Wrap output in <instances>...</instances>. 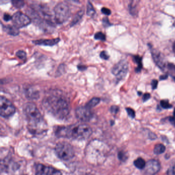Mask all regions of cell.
Wrapping results in <instances>:
<instances>
[{"instance_id":"obj_29","label":"cell","mask_w":175,"mask_h":175,"mask_svg":"<svg viewBox=\"0 0 175 175\" xmlns=\"http://www.w3.org/2000/svg\"><path fill=\"white\" fill-rule=\"evenodd\" d=\"M118 158L120 160L122 161H125L127 160L128 156H127V154L123 152H120L118 154Z\"/></svg>"},{"instance_id":"obj_3","label":"cell","mask_w":175,"mask_h":175,"mask_svg":"<svg viewBox=\"0 0 175 175\" xmlns=\"http://www.w3.org/2000/svg\"><path fill=\"white\" fill-rule=\"evenodd\" d=\"M24 112L29 123V129L31 133H42V131H44V128L41 126L43 121L42 115L34 103L29 102L25 104Z\"/></svg>"},{"instance_id":"obj_1","label":"cell","mask_w":175,"mask_h":175,"mask_svg":"<svg viewBox=\"0 0 175 175\" xmlns=\"http://www.w3.org/2000/svg\"><path fill=\"white\" fill-rule=\"evenodd\" d=\"M43 105L48 113L59 119H65L70 113L68 102L58 91H54L45 97L43 100Z\"/></svg>"},{"instance_id":"obj_20","label":"cell","mask_w":175,"mask_h":175,"mask_svg":"<svg viewBox=\"0 0 175 175\" xmlns=\"http://www.w3.org/2000/svg\"><path fill=\"white\" fill-rule=\"evenodd\" d=\"M166 146L162 144L156 145L154 149V154L156 155H160L163 154L166 151Z\"/></svg>"},{"instance_id":"obj_37","label":"cell","mask_w":175,"mask_h":175,"mask_svg":"<svg viewBox=\"0 0 175 175\" xmlns=\"http://www.w3.org/2000/svg\"><path fill=\"white\" fill-rule=\"evenodd\" d=\"M3 19L5 21H9L10 20H12V17L8 14H5L3 15Z\"/></svg>"},{"instance_id":"obj_42","label":"cell","mask_w":175,"mask_h":175,"mask_svg":"<svg viewBox=\"0 0 175 175\" xmlns=\"http://www.w3.org/2000/svg\"><path fill=\"white\" fill-rule=\"evenodd\" d=\"M173 50L174 52H175V42H174L173 45Z\"/></svg>"},{"instance_id":"obj_19","label":"cell","mask_w":175,"mask_h":175,"mask_svg":"<svg viewBox=\"0 0 175 175\" xmlns=\"http://www.w3.org/2000/svg\"><path fill=\"white\" fill-rule=\"evenodd\" d=\"M83 15H84V10H80V11L78 12L77 14H76L75 17H73V19L71 21V24H70L71 26L75 25L78 22L80 21V20L83 17Z\"/></svg>"},{"instance_id":"obj_25","label":"cell","mask_w":175,"mask_h":175,"mask_svg":"<svg viewBox=\"0 0 175 175\" xmlns=\"http://www.w3.org/2000/svg\"><path fill=\"white\" fill-rule=\"evenodd\" d=\"M94 38L98 40L104 41L106 40V36L102 32H98L94 36Z\"/></svg>"},{"instance_id":"obj_7","label":"cell","mask_w":175,"mask_h":175,"mask_svg":"<svg viewBox=\"0 0 175 175\" xmlns=\"http://www.w3.org/2000/svg\"><path fill=\"white\" fill-rule=\"evenodd\" d=\"M15 112V107L9 100L5 97H0V115L4 118L9 117Z\"/></svg>"},{"instance_id":"obj_22","label":"cell","mask_w":175,"mask_h":175,"mask_svg":"<svg viewBox=\"0 0 175 175\" xmlns=\"http://www.w3.org/2000/svg\"><path fill=\"white\" fill-rule=\"evenodd\" d=\"M86 13L87 15L90 17H92L96 13V10L92 6V4L90 2H88L87 4Z\"/></svg>"},{"instance_id":"obj_14","label":"cell","mask_w":175,"mask_h":175,"mask_svg":"<svg viewBox=\"0 0 175 175\" xmlns=\"http://www.w3.org/2000/svg\"><path fill=\"white\" fill-rule=\"evenodd\" d=\"M25 94L27 98L31 100H36L40 96L38 91L31 87H28L25 89Z\"/></svg>"},{"instance_id":"obj_10","label":"cell","mask_w":175,"mask_h":175,"mask_svg":"<svg viewBox=\"0 0 175 175\" xmlns=\"http://www.w3.org/2000/svg\"><path fill=\"white\" fill-rule=\"evenodd\" d=\"M75 114L77 119L81 121H89L93 117L91 108L87 107L86 105L77 108L76 110Z\"/></svg>"},{"instance_id":"obj_31","label":"cell","mask_w":175,"mask_h":175,"mask_svg":"<svg viewBox=\"0 0 175 175\" xmlns=\"http://www.w3.org/2000/svg\"><path fill=\"white\" fill-rule=\"evenodd\" d=\"M110 110L112 114H117L119 111V107L118 106L113 105V106H111Z\"/></svg>"},{"instance_id":"obj_38","label":"cell","mask_w":175,"mask_h":175,"mask_svg":"<svg viewBox=\"0 0 175 175\" xmlns=\"http://www.w3.org/2000/svg\"><path fill=\"white\" fill-rule=\"evenodd\" d=\"M168 74L166 73V74L161 76L159 78H160V80H164L168 79Z\"/></svg>"},{"instance_id":"obj_32","label":"cell","mask_w":175,"mask_h":175,"mask_svg":"<svg viewBox=\"0 0 175 175\" xmlns=\"http://www.w3.org/2000/svg\"><path fill=\"white\" fill-rule=\"evenodd\" d=\"M101 12L102 14H104L105 15H110L111 14V10L106 7H102L101 8Z\"/></svg>"},{"instance_id":"obj_26","label":"cell","mask_w":175,"mask_h":175,"mask_svg":"<svg viewBox=\"0 0 175 175\" xmlns=\"http://www.w3.org/2000/svg\"><path fill=\"white\" fill-rule=\"evenodd\" d=\"M12 4L15 7L21 8L24 5V2L23 1H12Z\"/></svg>"},{"instance_id":"obj_35","label":"cell","mask_w":175,"mask_h":175,"mask_svg":"<svg viewBox=\"0 0 175 175\" xmlns=\"http://www.w3.org/2000/svg\"><path fill=\"white\" fill-rule=\"evenodd\" d=\"M102 21H103V24L105 27H108V26H110L112 25L110 23V21H109V20L108 19L107 17H104V18H103V19Z\"/></svg>"},{"instance_id":"obj_6","label":"cell","mask_w":175,"mask_h":175,"mask_svg":"<svg viewBox=\"0 0 175 175\" xmlns=\"http://www.w3.org/2000/svg\"><path fill=\"white\" fill-rule=\"evenodd\" d=\"M129 70V63L126 60L123 59L115 64L112 68V73L116 77L118 81H121L126 77Z\"/></svg>"},{"instance_id":"obj_17","label":"cell","mask_w":175,"mask_h":175,"mask_svg":"<svg viewBox=\"0 0 175 175\" xmlns=\"http://www.w3.org/2000/svg\"><path fill=\"white\" fill-rule=\"evenodd\" d=\"M133 60L135 63L138 65L137 68L135 69V71L137 73H139L140 72L141 69L143 68L142 65V58L139 55L133 56Z\"/></svg>"},{"instance_id":"obj_33","label":"cell","mask_w":175,"mask_h":175,"mask_svg":"<svg viewBox=\"0 0 175 175\" xmlns=\"http://www.w3.org/2000/svg\"><path fill=\"white\" fill-rule=\"evenodd\" d=\"M167 174L168 175H175V165L168 169Z\"/></svg>"},{"instance_id":"obj_23","label":"cell","mask_w":175,"mask_h":175,"mask_svg":"<svg viewBox=\"0 0 175 175\" xmlns=\"http://www.w3.org/2000/svg\"><path fill=\"white\" fill-rule=\"evenodd\" d=\"M166 73H169V74H175V65L174 64L168 63L167 68H166Z\"/></svg>"},{"instance_id":"obj_11","label":"cell","mask_w":175,"mask_h":175,"mask_svg":"<svg viewBox=\"0 0 175 175\" xmlns=\"http://www.w3.org/2000/svg\"><path fill=\"white\" fill-rule=\"evenodd\" d=\"M36 175H62V174L54 168L39 164L36 167Z\"/></svg>"},{"instance_id":"obj_5","label":"cell","mask_w":175,"mask_h":175,"mask_svg":"<svg viewBox=\"0 0 175 175\" xmlns=\"http://www.w3.org/2000/svg\"><path fill=\"white\" fill-rule=\"evenodd\" d=\"M55 152L58 157L63 160H70L75 155L73 146L66 142L58 143L56 145Z\"/></svg>"},{"instance_id":"obj_18","label":"cell","mask_w":175,"mask_h":175,"mask_svg":"<svg viewBox=\"0 0 175 175\" xmlns=\"http://www.w3.org/2000/svg\"><path fill=\"white\" fill-rule=\"evenodd\" d=\"M134 166L139 169H142L145 168L146 163L145 160L141 158H139L134 162Z\"/></svg>"},{"instance_id":"obj_43","label":"cell","mask_w":175,"mask_h":175,"mask_svg":"<svg viewBox=\"0 0 175 175\" xmlns=\"http://www.w3.org/2000/svg\"><path fill=\"white\" fill-rule=\"evenodd\" d=\"M138 94L139 96H141V95L142 94V92L138 91Z\"/></svg>"},{"instance_id":"obj_13","label":"cell","mask_w":175,"mask_h":175,"mask_svg":"<svg viewBox=\"0 0 175 175\" xmlns=\"http://www.w3.org/2000/svg\"><path fill=\"white\" fill-rule=\"evenodd\" d=\"M60 40V38H58L52 39H40L38 40L33 41V42L35 44L38 45L51 46L57 44Z\"/></svg>"},{"instance_id":"obj_24","label":"cell","mask_w":175,"mask_h":175,"mask_svg":"<svg viewBox=\"0 0 175 175\" xmlns=\"http://www.w3.org/2000/svg\"><path fill=\"white\" fill-rule=\"evenodd\" d=\"M160 105L164 109H169L173 107L172 105L169 104L168 101L167 100H162L160 101Z\"/></svg>"},{"instance_id":"obj_16","label":"cell","mask_w":175,"mask_h":175,"mask_svg":"<svg viewBox=\"0 0 175 175\" xmlns=\"http://www.w3.org/2000/svg\"><path fill=\"white\" fill-rule=\"evenodd\" d=\"M2 27L4 31L11 36H15L19 33V28L14 25H2Z\"/></svg>"},{"instance_id":"obj_44","label":"cell","mask_w":175,"mask_h":175,"mask_svg":"<svg viewBox=\"0 0 175 175\" xmlns=\"http://www.w3.org/2000/svg\"><path fill=\"white\" fill-rule=\"evenodd\" d=\"M173 114H174V117L175 118V110H174Z\"/></svg>"},{"instance_id":"obj_41","label":"cell","mask_w":175,"mask_h":175,"mask_svg":"<svg viewBox=\"0 0 175 175\" xmlns=\"http://www.w3.org/2000/svg\"><path fill=\"white\" fill-rule=\"evenodd\" d=\"M150 135V138L151 139H152V140H155V139H156L157 138V136H156V135L154 134V133H151V134H149Z\"/></svg>"},{"instance_id":"obj_28","label":"cell","mask_w":175,"mask_h":175,"mask_svg":"<svg viewBox=\"0 0 175 175\" xmlns=\"http://www.w3.org/2000/svg\"><path fill=\"white\" fill-rule=\"evenodd\" d=\"M126 110L127 114H128V115H129V117L132 118V119H134L135 117L136 113H135V110L132 109L131 108H126Z\"/></svg>"},{"instance_id":"obj_4","label":"cell","mask_w":175,"mask_h":175,"mask_svg":"<svg viewBox=\"0 0 175 175\" xmlns=\"http://www.w3.org/2000/svg\"><path fill=\"white\" fill-rule=\"evenodd\" d=\"M54 20L56 23L61 24L66 21L70 16V9L68 4L60 2L54 8Z\"/></svg>"},{"instance_id":"obj_2","label":"cell","mask_w":175,"mask_h":175,"mask_svg":"<svg viewBox=\"0 0 175 175\" xmlns=\"http://www.w3.org/2000/svg\"><path fill=\"white\" fill-rule=\"evenodd\" d=\"M92 129L86 124L73 125L69 127H61L57 130L56 134L60 137H66L77 140H84L91 136Z\"/></svg>"},{"instance_id":"obj_8","label":"cell","mask_w":175,"mask_h":175,"mask_svg":"<svg viewBox=\"0 0 175 175\" xmlns=\"http://www.w3.org/2000/svg\"><path fill=\"white\" fill-rule=\"evenodd\" d=\"M12 21L14 25L18 28L26 26L31 23L30 18L21 12H16L13 15Z\"/></svg>"},{"instance_id":"obj_21","label":"cell","mask_w":175,"mask_h":175,"mask_svg":"<svg viewBox=\"0 0 175 175\" xmlns=\"http://www.w3.org/2000/svg\"><path fill=\"white\" fill-rule=\"evenodd\" d=\"M100 101V99L99 98H97V97H94L93 98L91 99L87 103L86 106L89 108H91L94 107V106H96L97 104L99 103Z\"/></svg>"},{"instance_id":"obj_39","label":"cell","mask_w":175,"mask_h":175,"mask_svg":"<svg viewBox=\"0 0 175 175\" xmlns=\"http://www.w3.org/2000/svg\"><path fill=\"white\" fill-rule=\"evenodd\" d=\"M169 121L172 125H173L175 127V118L174 117H169Z\"/></svg>"},{"instance_id":"obj_9","label":"cell","mask_w":175,"mask_h":175,"mask_svg":"<svg viewBox=\"0 0 175 175\" xmlns=\"http://www.w3.org/2000/svg\"><path fill=\"white\" fill-rule=\"evenodd\" d=\"M150 52L154 62L161 70L166 73L168 62H166L162 54L159 50L153 48H150Z\"/></svg>"},{"instance_id":"obj_40","label":"cell","mask_w":175,"mask_h":175,"mask_svg":"<svg viewBox=\"0 0 175 175\" xmlns=\"http://www.w3.org/2000/svg\"><path fill=\"white\" fill-rule=\"evenodd\" d=\"M78 68L79 69V70H85L87 68L85 65H79L78 66Z\"/></svg>"},{"instance_id":"obj_36","label":"cell","mask_w":175,"mask_h":175,"mask_svg":"<svg viewBox=\"0 0 175 175\" xmlns=\"http://www.w3.org/2000/svg\"><path fill=\"white\" fill-rule=\"evenodd\" d=\"M151 97V95L149 93H145L143 95L142 101L143 102H145L147 101V100H149Z\"/></svg>"},{"instance_id":"obj_27","label":"cell","mask_w":175,"mask_h":175,"mask_svg":"<svg viewBox=\"0 0 175 175\" xmlns=\"http://www.w3.org/2000/svg\"><path fill=\"white\" fill-rule=\"evenodd\" d=\"M16 56L21 60H25L26 58V54L23 50H18L16 53Z\"/></svg>"},{"instance_id":"obj_12","label":"cell","mask_w":175,"mask_h":175,"mask_svg":"<svg viewBox=\"0 0 175 175\" xmlns=\"http://www.w3.org/2000/svg\"><path fill=\"white\" fill-rule=\"evenodd\" d=\"M161 168L160 162L156 160H149L145 167V175H155Z\"/></svg>"},{"instance_id":"obj_34","label":"cell","mask_w":175,"mask_h":175,"mask_svg":"<svg viewBox=\"0 0 175 175\" xmlns=\"http://www.w3.org/2000/svg\"><path fill=\"white\" fill-rule=\"evenodd\" d=\"M158 84V81L156 79H153L152 82H151V85H152V90H155L157 88Z\"/></svg>"},{"instance_id":"obj_30","label":"cell","mask_w":175,"mask_h":175,"mask_svg":"<svg viewBox=\"0 0 175 175\" xmlns=\"http://www.w3.org/2000/svg\"><path fill=\"white\" fill-rule=\"evenodd\" d=\"M100 57L104 60H108L110 58V56L108 54L107 52L106 51H102V52L100 53Z\"/></svg>"},{"instance_id":"obj_15","label":"cell","mask_w":175,"mask_h":175,"mask_svg":"<svg viewBox=\"0 0 175 175\" xmlns=\"http://www.w3.org/2000/svg\"><path fill=\"white\" fill-rule=\"evenodd\" d=\"M139 1H131L129 3L128 6L129 12L131 15L133 17H137L138 14V6Z\"/></svg>"}]
</instances>
